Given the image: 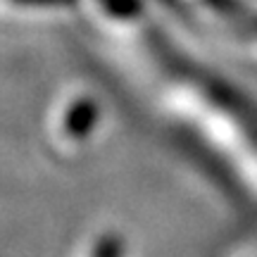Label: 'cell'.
I'll return each instance as SVG.
<instances>
[{"label": "cell", "instance_id": "cell-2", "mask_svg": "<svg viewBox=\"0 0 257 257\" xmlns=\"http://www.w3.org/2000/svg\"><path fill=\"white\" fill-rule=\"evenodd\" d=\"M174 15L257 57V8L248 0H160Z\"/></svg>", "mask_w": 257, "mask_h": 257}, {"label": "cell", "instance_id": "cell-4", "mask_svg": "<svg viewBox=\"0 0 257 257\" xmlns=\"http://www.w3.org/2000/svg\"><path fill=\"white\" fill-rule=\"evenodd\" d=\"M124 255H126L124 236L114 229H102L100 233L93 236L83 257H124Z\"/></svg>", "mask_w": 257, "mask_h": 257}, {"label": "cell", "instance_id": "cell-1", "mask_svg": "<svg viewBox=\"0 0 257 257\" xmlns=\"http://www.w3.org/2000/svg\"><path fill=\"white\" fill-rule=\"evenodd\" d=\"M153 57L160 67L150 74L155 86L153 100L165 119L193 141L214 165L224 169L226 179L257 205V110L226 83L202 69L179 62L155 27L134 43Z\"/></svg>", "mask_w": 257, "mask_h": 257}, {"label": "cell", "instance_id": "cell-3", "mask_svg": "<svg viewBox=\"0 0 257 257\" xmlns=\"http://www.w3.org/2000/svg\"><path fill=\"white\" fill-rule=\"evenodd\" d=\"M102 107L91 93H79L67 102L60 117V134L67 141L64 146L86 148L100 126Z\"/></svg>", "mask_w": 257, "mask_h": 257}, {"label": "cell", "instance_id": "cell-5", "mask_svg": "<svg viewBox=\"0 0 257 257\" xmlns=\"http://www.w3.org/2000/svg\"><path fill=\"white\" fill-rule=\"evenodd\" d=\"M22 8H57V10H72L79 5V0H12Z\"/></svg>", "mask_w": 257, "mask_h": 257}]
</instances>
